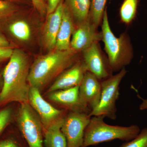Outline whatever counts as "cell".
<instances>
[{"mask_svg":"<svg viewBox=\"0 0 147 147\" xmlns=\"http://www.w3.org/2000/svg\"><path fill=\"white\" fill-rule=\"evenodd\" d=\"M18 10L14 3L6 0H0V21L16 13Z\"/></svg>","mask_w":147,"mask_h":147,"instance_id":"cell-22","label":"cell"},{"mask_svg":"<svg viewBox=\"0 0 147 147\" xmlns=\"http://www.w3.org/2000/svg\"><path fill=\"white\" fill-rule=\"evenodd\" d=\"M108 0H91L89 18L96 28L102 21Z\"/></svg>","mask_w":147,"mask_h":147,"instance_id":"cell-19","label":"cell"},{"mask_svg":"<svg viewBox=\"0 0 147 147\" xmlns=\"http://www.w3.org/2000/svg\"><path fill=\"white\" fill-rule=\"evenodd\" d=\"M102 40L108 56V62L112 71L121 70L131 62L132 50L127 36L125 34L117 37L110 28L105 9L101 25Z\"/></svg>","mask_w":147,"mask_h":147,"instance_id":"cell-4","label":"cell"},{"mask_svg":"<svg viewBox=\"0 0 147 147\" xmlns=\"http://www.w3.org/2000/svg\"><path fill=\"white\" fill-rule=\"evenodd\" d=\"M63 0H47V14L53 13L58 7Z\"/></svg>","mask_w":147,"mask_h":147,"instance_id":"cell-27","label":"cell"},{"mask_svg":"<svg viewBox=\"0 0 147 147\" xmlns=\"http://www.w3.org/2000/svg\"><path fill=\"white\" fill-rule=\"evenodd\" d=\"M139 0H124L120 9L121 21L125 24H130L135 18Z\"/></svg>","mask_w":147,"mask_h":147,"instance_id":"cell-20","label":"cell"},{"mask_svg":"<svg viewBox=\"0 0 147 147\" xmlns=\"http://www.w3.org/2000/svg\"><path fill=\"white\" fill-rule=\"evenodd\" d=\"M74 32L70 42V48L77 53L83 52L94 43L102 40L101 32L89 18L77 25Z\"/></svg>","mask_w":147,"mask_h":147,"instance_id":"cell-10","label":"cell"},{"mask_svg":"<svg viewBox=\"0 0 147 147\" xmlns=\"http://www.w3.org/2000/svg\"><path fill=\"white\" fill-rule=\"evenodd\" d=\"M78 53L71 48L54 50L36 58L30 67L28 82L41 91L62 72L76 63Z\"/></svg>","mask_w":147,"mask_h":147,"instance_id":"cell-2","label":"cell"},{"mask_svg":"<svg viewBox=\"0 0 147 147\" xmlns=\"http://www.w3.org/2000/svg\"><path fill=\"white\" fill-rule=\"evenodd\" d=\"M64 119L56 121L43 132L45 147H67L66 139L61 130Z\"/></svg>","mask_w":147,"mask_h":147,"instance_id":"cell-17","label":"cell"},{"mask_svg":"<svg viewBox=\"0 0 147 147\" xmlns=\"http://www.w3.org/2000/svg\"><path fill=\"white\" fill-rule=\"evenodd\" d=\"M82 52V61L87 71L93 74L100 81L112 76L113 71L103 58L98 42H94Z\"/></svg>","mask_w":147,"mask_h":147,"instance_id":"cell-11","label":"cell"},{"mask_svg":"<svg viewBox=\"0 0 147 147\" xmlns=\"http://www.w3.org/2000/svg\"><path fill=\"white\" fill-rule=\"evenodd\" d=\"M16 13L0 21V29L10 43H27L32 38L31 27Z\"/></svg>","mask_w":147,"mask_h":147,"instance_id":"cell-9","label":"cell"},{"mask_svg":"<svg viewBox=\"0 0 147 147\" xmlns=\"http://www.w3.org/2000/svg\"><path fill=\"white\" fill-rule=\"evenodd\" d=\"M76 27L71 13L64 4L61 22L57 36L55 50L63 51L70 49L71 36Z\"/></svg>","mask_w":147,"mask_h":147,"instance_id":"cell-16","label":"cell"},{"mask_svg":"<svg viewBox=\"0 0 147 147\" xmlns=\"http://www.w3.org/2000/svg\"><path fill=\"white\" fill-rule=\"evenodd\" d=\"M17 122L20 133L29 147H44L41 121L28 102L20 104Z\"/></svg>","mask_w":147,"mask_h":147,"instance_id":"cell-6","label":"cell"},{"mask_svg":"<svg viewBox=\"0 0 147 147\" xmlns=\"http://www.w3.org/2000/svg\"><path fill=\"white\" fill-rule=\"evenodd\" d=\"M64 7V4L62 1L55 11L46 16V21L42 30V39L43 46L49 52L55 50Z\"/></svg>","mask_w":147,"mask_h":147,"instance_id":"cell-15","label":"cell"},{"mask_svg":"<svg viewBox=\"0 0 147 147\" xmlns=\"http://www.w3.org/2000/svg\"><path fill=\"white\" fill-rule=\"evenodd\" d=\"M124 68L115 75L101 81V93L99 102L90 113L91 117L103 116L115 120L117 118L116 102L120 95L119 85L126 74Z\"/></svg>","mask_w":147,"mask_h":147,"instance_id":"cell-5","label":"cell"},{"mask_svg":"<svg viewBox=\"0 0 147 147\" xmlns=\"http://www.w3.org/2000/svg\"><path fill=\"white\" fill-rule=\"evenodd\" d=\"M0 147H29L23 136L19 139L7 137L0 140Z\"/></svg>","mask_w":147,"mask_h":147,"instance_id":"cell-24","label":"cell"},{"mask_svg":"<svg viewBox=\"0 0 147 147\" xmlns=\"http://www.w3.org/2000/svg\"><path fill=\"white\" fill-rule=\"evenodd\" d=\"M35 9L42 16H46L47 5L44 0H31Z\"/></svg>","mask_w":147,"mask_h":147,"instance_id":"cell-25","label":"cell"},{"mask_svg":"<svg viewBox=\"0 0 147 147\" xmlns=\"http://www.w3.org/2000/svg\"><path fill=\"white\" fill-rule=\"evenodd\" d=\"M47 97L69 112L90 114V111L82 104L79 96V86L47 93Z\"/></svg>","mask_w":147,"mask_h":147,"instance_id":"cell-13","label":"cell"},{"mask_svg":"<svg viewBox=\"0 0 147 147\" xmlns=\"http://www.w3.org/2000/svg\"><path fill=\"white\" fill-rule=\"evenodd\" d=\"M6 1H9L11 2H20L24 0H6Z\"/></svg>","mask_w":147,"mask_h":147,"instance_id":"cell-30","label":"cell"},{"mask_svg":"<svg viewBox=\"0 0 147 147\" xmlns=\"http://www.w3.org/2000/svg\"><path fill=\"white\" fill-rule=\"evenodd\" d=\"M101 93V81L87 71L79 86V96L82 104L90 113L98 104Z\"/></svg>","mask_w":147,"mask_h":147,"instance_id":"cell-12","label":"cell"},{"mask_svg":"<svg viewBox=\"0 0 147 147\" xmlns=\"http://www.w3.org/2000/svg\"><path fill=\"white\" fill-rule=\"evenodd\" d=\"M12 109L9 107L0 110V135L10 123L12 118Z\"/></svg>","mask_w":147,"mask_h":147,"instance_id":"cell-23","label":"cell"},{"mask_svg":"<svg viewBox=\"0 0 147 147\" xmlns=\"http://www.w3.org/2000/svg\"><path fill=\"white\" fill-rule=\"evenodd\" d=\"M0 46L5 47H13L6 37L0 29Z\"/></svg>","mask_w":147,"mask_h":147,"instance_id":"cell-28","label":"cell"},{"mask_svg":"<svg viewBox=\"0 0 147 147\" xmlns=\"http://www.w3.org/2000/svg\"><path fill=\"white\" fill-rule=\"evenodd\" d=\"M105 118L103 116L91 117L85 130L82 147L95 146L117 139L129 142L141 131L136 125L129 126L110 125L104 121Z\"/></svg>","mask_w":147,"mask_h":147,"instance_id":"cell-3","label":"cell"},{"mask_svg":"<svg viewBox=\"0 0 147 147\" xmlns=\"http://www.w3.org/2000/svg\"><path fill=\"white\" fill-rule=\"evenodd\" d=\"M28 103L39 117L43 132L56 121L64 118L67 113L66 110L53 107L42 97L40 91L34 87L30 88Z\"/></svg>","mask_w":147,"mask_h":147,"instance_id":"cell-8","label":"cell"},{"mask_svg":"<svg viewBox=\"0 0 147 147\" xmlns=\"http://www.w3.org/2000/svg\"><path fill=\"white\" fill-rule=\"evenodd\" d=\"M120 147H147V128L143 129L134 139Z\"/></svg>","mask_w":147,"mask_h":147,"instance_id":"cell-21","label":"cell"},{"mask_svg":"<svg viewBox=\"0 0 147 147\" xmlns=\"http://www.w3.org/2000/svg\"><path fill=\"white\" fill-rule=\"evenodd\" d=\"M13 47H5L0 46V63L9 59L13 53Z\"/></svg>","mask_w":147,"mask_h":147,"instance_id":"cell-26","label":"cell"},{"mask_svg":"<svg viewBox=\"0 0 147 147\" xmlns=\"http://www.w3.org/2000/svg\"><path fill=\"white\" fill-rule=\"evenodd\" d=\"M87 71L83 61H78L56 78L47 90V93L79 86Z\"/></svg>","mask_w":147,"mask_h":147,"instance_id":"cell-14","label":"cell"},{"mask_svg":"<svg viewBox=\"0 0 147 147\" xmlns=\"http://www.w3.org/2000/svg\"><path fill=\"white\" fill-rule=\"evenodd\" d=\"M91 0H65V5L70 11L76 26L88 19Z\"/></svg>","mask_w":147,"mask_h":147,"instance_id":"cell-18","label":"cell"},{"mask_svg":"<svg viewBox=\"0 0 147 147\" xmlns=\"http://www.w3.org/2000/svg\"><path fill=\"white\" fill-rule=\"evenodd\" d=\"M138 96L142 100V102L140 104V107H139V109L140 110H147V98L144 99L141 96H139V95H138Z\"/></svg>","mask_w":147,"mask_h":147,"instance_id":"cell-29","label":"cell"},{"mask_svg":"<svg viewBox=\"0 0 147 147\" xmlns=\"http://www.w3.org/2000/svg\"><path fill=\"white\" fill-rule=\"evenodd\" d=\"M30 61L26 53L13 48L3 71V84L0 91V108L12 102H28L31 86L28 82Z\"/></svg>","mask_w":147,"mask_h":147,"instance_id":"cell-1","label":"cell"},{"mask_svg":"<svg viewBox=\"0 0 147 147\" xmlns=\"http://www.w3.org/2000/svg\"><path fill=\"white\" fill-rule=\"evenodd\" d=\"M91 118L87 113L76 112L67 113L61 130L66 139L67 147H82L85 130Z\"/></svg>","mask_w":147,"mask_h":147,"instance_id":"cell-7","label":"cell"}]
</instances>
